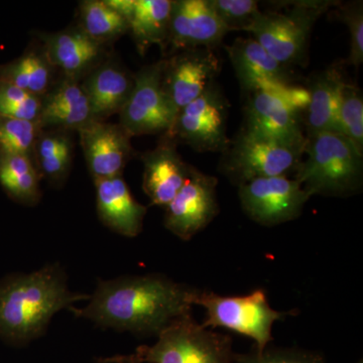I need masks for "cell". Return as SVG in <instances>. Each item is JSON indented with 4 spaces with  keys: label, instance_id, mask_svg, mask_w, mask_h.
Here are the masks:
<instances>
[{
    "label": "cell",
    "instance_id": "19",
    "mask_svg": "<svg viewBox=\"0 0 363 363\" xmlns=\"http://www.w3.org/2000/svg\"><path fill=\"white\" fill-rule=\"evenodd\" d=\"M97 213L114 233L135 238L142 233L147 208L131 194L123 176L94 181Z\"/></svg>",
    "mask_w": 363,
    "mask_h": 363
},
{
    "label": "cell",
    "instance_id": "31",
    "mask_svg": "<svg viewBox=\"0 0 363 363\" xmlns=\"http://www.w3.org/2000/svg\"><path fill=\"white\" fill-rule=\"evenodd\" d=\"M207 2L228 32H247L253 21L262 13L259 2L255 0H207Z\"/></svg>",
    "mask_w": 363,
    "mask_h": 363
},
{
    "label": "cell",
    "instance_id": "2",
    "mask_svg": "<svg viewBox=\"0 0 363 363\" xmlns=\"http://www.w3.org/2000/svg\"><path fill=\"white\" fill-rule=\"evenodd\" d=\"M90 295L71 292L59 264L0 281V338L21 346L44 335L52 316Z\"/></svg>",
    "mask_w": 363,
    "mask_h": 363
},
{
    "label": "cell",
    "instance_id": "32",
    "mask_svg": "<svg viewBox=\"0 0 363 363\" xmlns=\"http://www.w3.org/2000/svg\"><path fill=\"white\" fill-rule=\"evenodd\" d=\"M339 20L350 30V52L346 64L358 68L363 62V6L362 1L337 4Z\"/></svg>",
    "mask_w": 363,
    "mask_h": 363
},
{
    "label": "cell",
    "instance_id": "15",
    "mask_svg": "<svg viewBox=\"0 0 363 363\" xmlns=\"http://www.w3.org/2000/svg\"><path fill=\"white\" fill-rule=\"evenodd\" d=\"M225 49L245 93L264 91L277 94L290 84L292 77L289 68L272 58L252 38H238Z\"/></svg>",
    "mask_w": 363,
    "mask_h": 363
},
{
    "label": "cell",
    "instance_id": "11",
    "mask_svg": "<svg viewBox=\"0 0 363 363\" xmlns=\"http://www.w3.org/2000/svg\"><path fill=\"white\" fill-rule=\"evenodd\" d=\"M216 177L191 166L187 180L164 207V225L184 241L192 240L219 213Z\"/></svg>",
    "mask_w": 363,
    "mask_h": 363
},
{
    "label": "cell",
    "instance_id": "1",
    "mask_svg": "<svg viewBox=\"0 0 363 363\" xmlns=\"http://www.w3.org/2000/svg\"><path fill=\"white\" fill-rule=\"evenodd\" d=\"M195 289L159 274L99 279L89 303L69 310L101 328L157 337L177 318L192 313Z\"/></svg>",
    "mask_w": 363,
    "mask_h": 363
},
{
    "label": "cell",
    "instance_id": "30",
    "mask_svg": "<svg viewBox=\"0 0 363 363\" xmlns=\"http://www.w3.org/2000/svg\"><path fill=\"white\" fill-rule=\"evenodd\" d=\"M43 97L0 80V117L38 121Z\"/></svg>",
    "mask_w": 363,
    "mask_h": 363
},
{
    "label": "cell",
    "instance_id": "7",
    "mask_svg": "<svg viewBox=\"0 0 363 363\" xmlns=\"http://www.w3.org/2000/svg\"><path fill=\"white\" fill-rule=\"evenodd\" d=\"M305 142H286L240 130L221 152L218 169L233 185L267 177L293 178L304 156Z\"/></svg>",
    "mask_w": 363,
    "mask_h": 363
},
{
    "label": "cell",
    "instance_id": "26",
    "mask_svg": "<svg viewBox=\"0 0 363 363\" xmlns=\"http://www.w3.org/2000/svg\"><path fill=\"white\" fill-rule=\"evenodd\" d=\"M79 28L91 39L108 45L130 32L125 18L111 9L104 0H86L79 6Z\"/></svg>",
    "mask_w": 363,
    "mask_h": 363
},
{
    "label": "cell",
    "instance_id": "5",
    "mask_svg": "<svg viewBox=\"0 0 363 363\" xmlns=\"http://www.w3.org/2000/svg\"><path fill=\"white\" fill-rule=\"evenodd\" d=\"M192 305L201 306L206 312L204 328H224L253 340L257 350H264L274 340L272 327L278 321L298 315L297 310L278 311L269 305L266 291L257 289L243 296H221L196 288Z\"/></svg>",
    "mask_w": 363,
    "mask_h": 363
},
{
    "label": "cell",
    "instance_id": "13",
    "mask_svg": "<svg viewBox=\"0 0 363 363\" xmlns=\"http://www.w3.org/2000/svg\"><path fill=\"white\" fill-rule=\"evenodd\" d=\"M207 0H172L168 40L169 55L192 49H216L228 33Z\"/></svg>",
    "mask_w": 363,
    "mask_h": 363
},
{
    "label": "cell",
    "instance_id": "34",
    "mask_svg": "<svg viewBox=\"0 0 363 363\" xmlns=\"http://www.w3.org/2000/svg\"><path fill=\"white\" fill-rule=\"evenodd\" d=\"M357 363H363L362 359H360L359 362H357Z\"/></svg>",
    "mask_w": 363,
    "mask_h": 363
},
{
    "label": "cell",
    "instance_id": "22",
    "mask_svg": "<svg viewBox=\"0 0 363 363\" xmlns=\"http://www.w3.org/2000/svg\"><path fill=\"white\" fill-rule=\"evenodd\" d=\"M345 83L342 72L333 66L320 72L310 83V104L307 108V135L336 133L341 90Z\"/></svg>",
    "mask_w": 363,
    "mask_h": 363
},
{
    "label": "cell",
    "instance_id": "17",
    "mask_svg": "<svg viewBox=\"0 0 363 363\" xmlns=\"http://www.w3.org/2000/svg\"><path fill=\"white\" fill-rule=\"evenodd\" d=\"M143 189L152 205L166 207L178 194L187 180L191 164L177 152V143L162 135L154 150L145 152Z\"/></svg>",
    "mask_w": 363,
    "mask_h": 363
},
{
    "label": "cell",
    "instance_id": "24",
    "mask_svg": "<svg viewBox=\"0 0 363 363\" xmlns=\"http://www.w3.org/2000/svg\"><path fill=\"white\" fill-rule=\"evenodd\" d=\"M55 70L44 50H33L0 69V80L30 94L44 97L52 89Z\"/></svg>",
    "mask_w": 363,
    "mask_h": 363
},
{
    "label": "cell",
    "instance_id": "18",
    "mask_svg": "<svg viewBox=\"0 0 363 363\" xmlns=\"http://www.w3.org/2000/svg\"><path fill=\"white\" fill-rule=\"evenodd\" d=\"M42 39L43 50L50 63L63 72L66 78L79 81L104 63L106 45L91 39L79 26L44 35Z\"/></svg>",
    "mask_w": 363,
    "mask_h": 363
},
{
    "label": "cell",
    "instance_id": "28",
    "mask_svg": "<svg viewBox=\"0 0 363 363\" xmlns=\"http://www.w3.org/2000/svg\"><path fill=\"white\" fill-rule=\"evenodd\" d=\"M42 130L39 121L0 117V154L30 157Z\"/></svg>",
    "mask_w": 363,
    "mask_h": 363
},
{
    "label": "cell",
    "instance_id": "6",
    "mask_svg": "<svg viewBox=\"0 0 363 363\" xmlns=\"http://www.w3.org/2000/svg\"><path fill=\"white\" fill-rule=\"evenodd\" d=\"M286 4L289 6L286 11H262L247 32L272 58L290 69L307 63L313 26L338 2L303 0Z\"/></svg>",
    "mask_w": 363,
    "mask_h": 363
},
{
    "label": "cell",
    "instance_id": "12",
    "mask_svg": "<svg viewBox=\"0 0 363 363\" xmlns=\"http://www.w3.org/2000/svg\"><path fill=\"white\" fill-rule=\"evenodd\" d=\"M220 70L215 50L201 48L175 52L162 60V88L179 113L216 81Z\"/></svg>",
    "mask_w": 363,
    "mask_h": 363
},
{
    "label": "cell",
    "instance_id": "33",
    "mask_svg": "<svg viewBox=\"0 0 363 363\" xmlns=\"http://www.w3.org/2000/svg\"><path fill=\"white\" fill-rule=\"evenodd\" d=\"M104 1L128 23L135 9V0H104Z\"/></svg>",
    "mask_w": 363,
    "mask_h": 363
},
{
    "label": "cell",
    "instance_id": "25",
    "mask_svg": "<svg viewBox=\"0 0 363 363\" xmlns=\"http://www.w3.org/2000/svg\"><path fill=\"white\" fill-rule=\"evenodd\" d=\"M40 174L30 156L0 154V185L16 201L35 205L40 199Z\"/></svg>",
    "mask_w": 363,
    "mask_h": 363
},
{
    "label": "cell",
    "instance_id": "16",
    "mask_svg": "<svg viewBox=\"0 0 363 363\" xmlns=\"http://www.w3.org/2000/svg\"><path fill=\"white\" fill-rule=\"evenodd\" d=\"M240 130L286 142H305L300 113L283 99L264 91L247 93Z\"/></svg>",
    "mask_w": 363,
    "mask_h": 363
},
{
    "label": "cell",
    "instance_id": "20",
    "mask_svg": "<svg viewBox=\"0 0 363 363\" xmlns=\"http://www.w3.org/2000/svg\"><path fill=\"white\" fill-rule=\"evenodd\" d=\"M133 85V75L114 62L106 60L90 72L82 87L89 102L91 121H106L109 116L119 114Z\"/></svg>",
    "mask_w": 363,
    "mask_h": 363
},
{
    "label": "cell",
    "instance_id": "27",
    "mask_svg": "<svg viewBox=\"0 0 363 363\" xmlns=\"http://www.w3.org/2000/svg\"><path fill=\"white\" fill-rule=\"evenodd\" d=\"M336 133L345 136L363 154V98L357 85L344 83L337 112Z\"/></svg>",
    "mask_w": 363,
    "mask_h": 363
},
{
    "label": "cell",
    "instance_id": "14",
    "mask_svg": "<svg viewBox=\"0 0 363 363\" xmlns=\"http://www.w3.org/2000/svg\"><path fill=\"white\" fill-rule=\"evenodd\" d=\"M78 133L93 180L123 176L133 147L131 135L121 124L90 121Z\"/></svg>",
    "mask_w": 363,
    "mask_h": 363
},
{
    "label": "cell",
    "instance_id": "21",
    "mask_svg": "<svg viewBox=\"0 0 363 363\" xmlns=\"http://www.w3.org/2000/svg\"><path fill=\"white\" fill-rule=\"evenodd\" d=\"M90 121L89 102L82 84L75 79L65 77L43 97L38 121L42 130H79Z\"/></svg>",
    "mask_w": 363,
    "mask_h": 363
},
{
    "label": "cell",
    "instance_id": "10",
    "mask_svg": "<svg viewBox=\"0 0 363 363\" xmlns=\"http://www.w3.org/2000/svg\"><path fill=\"white\" fill-rule=\"evenodd\" d=\"M238 197L245 215L267 227L298 218L311 198L295 179L286 176L248 182L238 187Z\"/></svg>",
    "mask_w": 363,
    "mask_h": 363
},
{
    "label": "cell",
    "instance_id": "4",
    "mask_svg": "<svg viewBox=\"0 0 363 363\" xmlns=\"http://www.w3.org/2000/svg\"><path fill=\"white\" fill-rule=\"evenodd\" d=\"M130 354L98 358L97 363H231L233 338L196 322L192 313L177 318L157 336Z\"/></svg>",
    "mask_w": 363,
    "mask_h": 363
},
{
    "label": "cell",
    "instance_id": "23",
    "mask_svg": "<svg viewBox=\"0 0 363 363\" xmlns=\"http://www.w3.org/2000/svg\"><path fill=\"white\" fill-rule=\"evenodd\" d=\"M172 0H135V9L128 21L130 32L140 55L152 45L164 50L168 40Z\"/></svg>",
    "mask_w": 363,
    "mask_h": 363
},
{
    "label": "cell",
    "instance_id": "3",
    "mask_svg": "<svg viewBox=\"0 0 363 363\" xmlns=\"http://www.w3.org/2000/svg\"><path fill=\"white\" fill-rule=\"evenodd\" d=\"M293 179L310 197L357 195L362 190L363 154L338 133L306 135L304 156Z\"/></svg>",
    "mask_w": 363,
    "mask_h": 363
},
{
    "label": "cell",
    "instance_id": "29",
    "mask_svg": "<svg viewBox=\"0 0 363 363\" xmlns=\"http://www.w3.org/2000/svg\"><path fill=\"white\" fill-rule=\"evenodd\" d=\"M231 363H326L323 353L298 347H277L269 344L264 350L234 353Z\"/></svg>",
    "mask_w": 363,
    "mask_h": 363
},
{
    "label": "cell",
    "instance_id": "8",
    "mask_svg": "<svg viewBox=\"0 0 363 363\" xmlns=\"http://www.w3.org/2000/svg\"><path fill=\"white\" fill-rule=\"evenodd\" d=\"M228 111V100L215 81L179 111L171 130L164 135L196 152H222L230 143L226 133Z\"/></svg>",
    "mask_w": 363,
    "mask_h": 363
},
{
    "label": "cell",
    "instance_id": "9",
    "mask_svg": "<svg viewBox=\"0 0 363 363\" xmlns=\"http://www.w3.org/2000/svg\"><path fill=\"white\" fill-rule=\"evenodd\" d=\"M162 60L143 67L133 75L135 85L128 102L119 112L121 125L131 138L169 133L178 111L162 88Z\"/></svg>",
    "mask_w": 363,
    "mask_h": 363
}]
</instances>
